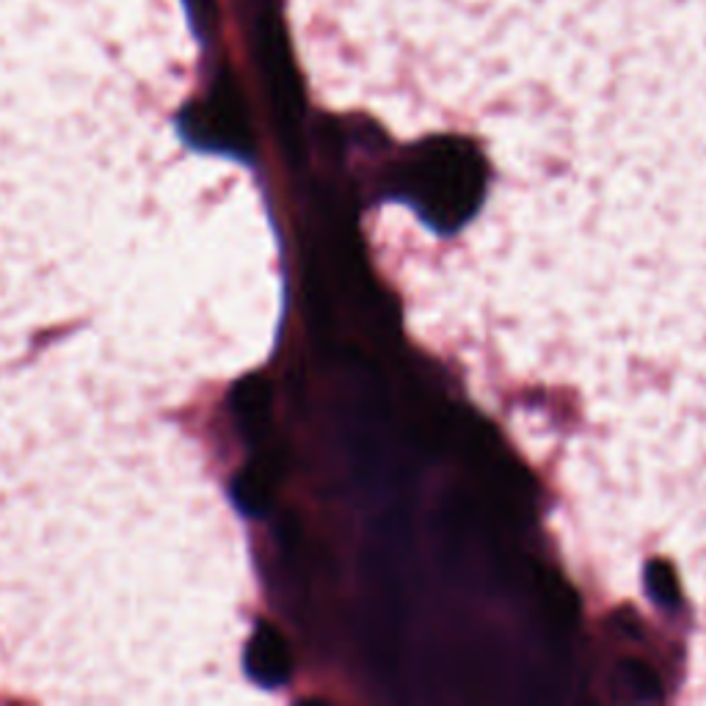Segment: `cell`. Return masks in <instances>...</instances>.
Wrapping results in <instances>:
<instances>
[{
	"label": "cell",
	"instance_id": "cell-2",
	"mask_svg": "<svg viewBox=\"0 0 706 706\" xmlns=\"http://www.w3.org/2000/svg\"><path fill=\"white\" fill-rule=\"evenodd\" d=\"M243 668L246 676L260 687H280L291 676V652L285 637L271 624H260L252 632L243 652Z\"/></svg>",
	"mask_w": 706,
	"mask_h": 706
},
{
	"label": "cell",
	"instance_id": "cell-4",
	"mask_svg": "<svg viewBox=\"0 0 706 706\" xmlns=\"http://www.w3.org/2000/svg\"><path fill=\"white\" fill-rule=\"evenodd\" d=\"M188 3H191L197 11H202V14H210V11H213V0H188Z\"/></svg>",
	"mask_w": 706,
	"mask_h": 706
},
{
	"label": "cell",
	"instance_id": "cell-3",
	"mask_svg": "<svg viewBox=\"0 0 706 706\" xmlns=\"http://www.w3.org/2000/svg\"><path fill=\"white\" fill-rule=\"evenodd\" d=\"M268 398V381L263 376H246L238 381V387L232 389V409L243 428H254L265 420Z\"/></svg>",
	"mask_w": 706,
	"mask_h": 706
},
{
	"label": "cell",
	"instance_id": "cell-1",
	"mask_svg": "<svg viewBox=\"0 0 706 706\" xmlns=\"http://www.w3.org/2000/svg\"><path fill=\"white\" fill-rule=\"evenodd\" d=\"M186 133H191L199 144L213 149H241L249 136L246 105L238 92L232 75H221L202 108L188 114Z\"/></svg>",
	"mask_w": 706,
	"mask_h": 706
}]
</instances>
